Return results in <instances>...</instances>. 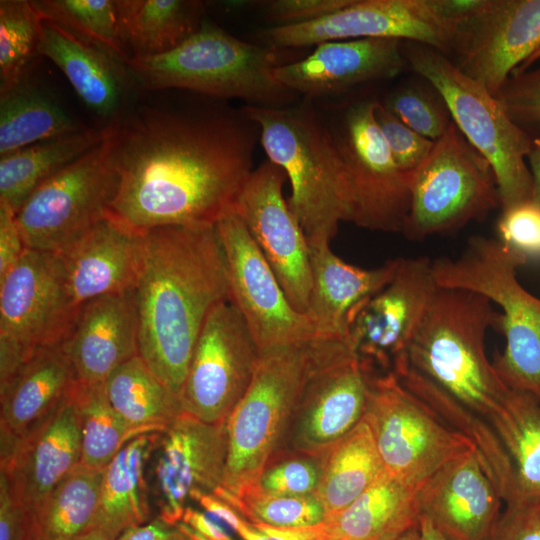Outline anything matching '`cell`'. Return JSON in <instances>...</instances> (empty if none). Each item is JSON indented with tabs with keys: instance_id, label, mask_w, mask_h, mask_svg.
<instances>
[{
	"instance_id": "obj_37",
	"label": "cell",
	"mask_w": 540,
	"mask_h": 540,
	"mask_svg": "<svg viewBox=\"0 0 540 540\" xmlns=\"http://www.w3.org/2000/svg\"><path fill=\"white\" fill-rule=\"evenodd\" d=\"M488 423L513 468L514 498L506 505L540 498V400L510 388Z\"/></svg>"
},
{
	"instance_id": "obj_3",
	"label": "cell",
	"mask_w": 540,
	"mask_h": 540,
	"mask_svg": "<svg viewBox=\"0 0 540 540\" xmlns=\"http://www.w3.org/2000/svg\"><path fill=\"white\" fill-rule=\"evenodd\" d=\"M261 144L291 184L288 205L308 243L330 241L340 222H351L352 196L347 172L324 116L302 99L280 107L245 105Z\"/></svg>"
},
{
	"instance_id": "obj_20",
	"label": "cell",
	"mask_w": 540,
	"mask_h": 540,
	"mask_svg": "<svg viewBox=\"0 0 540 540\" xmlns=\"http://www.w3.org/2000/svg\"><path fill=\"white\" fill-rule=\"evenodd\" d=\"M431 266L427 257L401 258L391 281L350 316L347 341L370 369L389 372L406 354L437 289Z\"/></svg>"
},
{
	"instance_id": "obj_17",
	"label": "cell",
	"mask_w": 540,
	"mask_h": 540,
	"mask_svg": "<svg viewBox=\"0 0 540 540\" xmlns=\"http://www.w3.org/2000/svg\"><path fill=\"white\" fill-rule=\"evenodd\" d=\"M228 452L226 421L204 422L187 412L160 433L148 463L151 499L158 516L176 525L189 500L214 493L223 480Z\"/></svg>"
},
{
	"instance_id": "obj_42",
	"label": "cell",
	"mask_w": 540,
	"mask_h": 540,
	"mask_svg": "<svg viewBox=\"0 0 540 540\" xmlns=\"http://www.w3.org/2000/svg\"><path fill=\"white\" fill-rule=\"evenodd\" d=\"M41 16L28 0L0 1V90L26 77L36 56Z\"/></svg>"
},
{
	"instance_id": "obj_50",
	"label": "cell",
	"mask_w": 540,
	"mask_h": 540,
	"mask_svg": "<svg viewBox=\"0 0 540 540\" xmlns=\"http://www.w3.org/2000/svg\"><path fill=\"white\" fill-rule=\"evenodd\" d=\"M487 540H540V498L506 505Z\"/></svg>"
},
{
	"instance_id": "obj_25",
	"label": "cell",
	"mask_w": 540,
	"mask_h": 540,
	"mask_svg": "<svg viewBox=\"0 0 540 540\" xmlns=\"http://www.w3.org/2000/svg\"><path fill=\"white\" fill-rule=\"evenodd\" d=\"M58 253L71 296L80 308L97 297L135 289L143 264L144 233L107 214Z\"/></svg>"
},
{
	"instance_id": "obj_9",
	"label": "cell",
	"mask_w": 540,
	"mask_h": 540,
	"mask_svg": "<svg viewBox=\"0 0 540 540\" xmlns=\"http://www.w3.org/2000/svg\"><path fill=\"white\" fill-rule=\"evenodd\" d=\"M410 190L402 233L411 240L455 232L501 205L491 166L453 121L410 174Z\"/></svg>"
},
{
	"instance_id": "obj_51",
	"label": "cell",
	"mask_w": 540,
	"mask_h": 540,
	"mask_svg": "<svg viewBox=\"0 0 540 540\" xmlns=\"http://www.w3.org/2000/svg\"><path fill=\"white\" fill-rule=\"evenodd\" d=\"M29 514L0 471V540H28Z\"/></svg>"
},
{
	"instance_id": "obj_57",
	"label": "cell",
	"mask_w": 540,
	"mask_h": 540,
	"mask_svg": "<svg viewBox=\"0 0 540 540\" xmlns=\"http://www.w3.org/2000/svg\"><path fill=\"white\" fill-rule=\"evenodd\" d=\"M270 540H325L321 523L313 526L279 527L252 523Z\"/></svg>"
},
{
	"instance_id": "obj_56",
	"label": "cell",
	"mask_w": 540,
	"mask_h": 540,
	"mask_svg": "<svg viewBox=\"0 0 540 540\" xmlns=\"http://www.w3.org/2000/svg\"><path fill=\"white\" fill-rule=\"evenodd\" d=\"M435 8L459 27L479 15L489 0H432Z\"/></svg>"
},
{
	"instance_id": "obj_12",
	"label": "cell",
	"mask_w": 540,
	"mask_h": 540,
	"mask_svg": "<svg viewBox=\"0 0 540 540\" xmlns=\"http://www.w3.org/2000/svg\"><path fill=\"white\" fill-rule=\"evenodd\" d=\"M110 136L45 180L15 213L27 248L61 252L108 214L119 183Z\"/></svg>"
},
{
	"instance_id": "obj_62",
	"label": "cell",
	"mask_w": 540,
	"mask_h": 540,
	"mask_svg": "<svg viewBox=\"0 0 540 540\" xmlns=\"http://www.w3.org/2000/svg\"><path fill=\"white\" fill-rule=\"evenodd\" d=\"M393 540H421L419 525L406 530Z\"/></svg>"
},
{
	"instance_id": "obj_22",
	"label": "cell",
	"mask_w": 540,
	"mask_h": 540,
	"mask_svg": "<svg viewBox=\"0 0 540 540\" xmlns=\"http://www.w3.org/2000/svg\"><path fill=\"white\" fill-rule=\"evenodd\" d=\"M74 391L24 437L0 432L1 471L28 514L80 464L81 432Z\"/></svg>"
},
{
	"instance_id": "obj_27",
	"label": "cell",
	"mask_w": 540,
	"mask_h": 540,
	"mask_svg": "<svg viewBox=\"0 0 540 540\" xmlns=\"http://www.w3.org/2000/svg\"><path fill=\"white\" fill-rule=\"evenodd\" d=\"M36 56L54 62L98 117L118 122L133 82L127 63L56 23L42 18Z\"/></svg>"
},
{
	"instance_id": "obj_43",
	"label": "cell",
	"mask_w": 540,
	"mask_h": 540,
	"mask_svg": "<svg viewBox=\"0 0 540 540\" xmlns=\"http://www.w3.org/2000/svg\"><path fill=\"white\" fill-rule=\"evenodd\" d=\"M231 505L251 523L279 527L313 526L324 521L326 513L314 495L289 496L251 491Z\"/></svg>"
},
{
	"instance_id": "obj_61",
	"label": "cell",
	"mask_w": 540,
	"mask_h": 540,
	"mask_svg": "<svg viewBox=\"0 0 540 540\" xmlns=\"http://www.w3.org/2000/svg\"><path fill=\"white\" fill-rule=\"evenodd\" d=\"M72 540H116L99 529H90Z\"/></svg>"
},
{
	"instance_id": "obj_44",
	"label": "cell",
	"mask_w": 540,
	"mask_h": 540,
	"mask_svg": "<svg viewBox=\"0 0 540 540\" xmlns=\"http://www.w3.org/2000/svg\"><path fill=\"white\" fill-rule=\"evenodd\" d=\"M382 104L408 127L432 141L442 137L452 122L437 91L433 94L420 87H403L391 93Z\"/></svg>"
},
{
	"instance_id": "obj_35",
	"label": "cell",
	"mask_w": 540,
	"mask_h": 540,
	"mask_svg": "<svg viewBox=\"0 0 540 540\" xmlns=\"http://www.w3.org/2000/svg\"><path fill=\"white\" fill-rule=\"evenodd\" d=\"M318 458L320 472L314 496L326 517L349 506L386 473L364 417Z\"/></svg>"
},
{
	"instance_id": "obj_46",
	"label": "cell",
	"mask_w": 540,
	"mask_h": 540,
	"mask_svg": "<svg viewBox=\"0 0 540 540\" xmlns=\"http://www.w3.org/2000/svg\"><path fill=\"white\" fill-rule=\"evenodd\" d=\"M495 97L534 140H540V66L511 75Z\"/></svg>"
},
{
	"instance_id": "obj_45",
	"label": "cell",
	"mask_w": 540,
	"mask_h": 540,
	"mask_svg": "<svg viewBox=\"0 0 540 540\" xmlns=\"http://www.w3.org/2000/svg\"><path fill=\"white\" fill-rule=\"evenodd\" d=\"M288 453L287 457L274 456L269 461L260 478V489L278 495H314L319 480V458Z\"/></svg>"
},
{
	"instance_id": "obj_48",
	"label": "cell",
	"mask_w": 540,
	"mask_h": 540,
	"mask_svg": "<svg viewBox=\"0 0 540 540\" xmlns=\"http://www.w3.org/2000/svg\"><path fill=\"white\" fill-rule=\"evenodd\" d=\"M500 241L529 257H540V206L527 201L506 210L497 223Z\"/></svg>"
},
{
	"instance_id": "obj_55",
	"label": "cell",
	"mask_w": 540,
	"mask_h": 540,
	"mask_svg": "<svg viewBox=\"0 0 540 540\" xmlns=\"http://www.w3.org/2000/svg\"><path fill=\"white\" fill-rule=\"evenodd\" d=\"M116 540H191L177 525H171L159 516L124 531Z\"/></svg>"
},
{
	"instance_id": "obj_47",
	"label": "cell",
	"mask_w": 540,
	"mask_h": 540,
	"mask_svg": "<svg viewBox=\"0 0 540 540\" xmlns=\"http://www.w3.org/2000/svg\"><path fill=\"white\" fill-rule=\"evenodd\" d=\"M374 117L396 164L411 174L430 154L435 141L408 127L378 100H375Z\"/></svg>"
},
{
	"instance_id": "obj_40",
	"label": "cell",
	"mask_w": 540,
	"mask_h": 540,
	"mask_svg": "<svg viewBox=\"0 0 540 540\" xmlns=\"http://www.w3.org/2000/svg\"><path fill=\"white\" fill-rule=\"evenodd\" d=\"M74 400L81 432L80 465L103 470L126 443L142 435L114 409L104 383L78 382Z\"/></svg>"
},
{
	"instance_id": "obj_53",
	"label": "cell",
	"mask_w": 540,
	"mask_h": 540,
	"mask_svg": "<svg viewBox=\"0 0 540 540\" xmlns=\"http://www.w3.org/2000/svg\"><path fill=\"white\" fill-rule=\"evenodd\" d=\"M26 249L15 213L0 203V278L20 260Z\"/></svg>"
},
{
	"instance_id": "obj_31",
	"label": "cell",
	"mask_w": 540,
	"mask_h": 540,
	"mask_svg": "<svg viewBox=\"0 0 540 540\" xmlns=\"http://www.w3.org/2000/svg\"><path fill=\"white\" fill-rule=\"evenodd\" d=\"M419 489L385 473L349 506L325 517V540H393L419 525Z\"/></svg>"
},
{
	"instance_id": "obj_49",
	"label": "cell",
	"mask_w": 540,
	"mask_h": 540,
	"mask_svg": "<svg viewBox=\"0 0 540 540\" xmlns=\"http://www.w3.org/2000/svg\"><path fill=\"white\" fill-rule=\"evenodd\" d=\"M352 0H267L258 1L271 27L309 23L347 6Z\"/></svg>"
},
{
	"instance_id": "obj_59",
	"label": "cell",
	"mask_w": 540,
	"mask_h": 540,
	"mask_svg": "<svg viewBox=\"0 0 540 540\" xmlns=\"http://www.w3.org/2000/svg\"><path fill=\"white\" fill-rule=\"evenodd\" d=\"M527 160L533 184L531 201L540 206V140H534Z\"/></svg>"
},
{
	"instance_id": "obj_1",
	"label": "cell",
	"mask_w": 540,
	"mask_h": 540,
	"mask_svg": "<svg viewBox=\"0 0 540 540\" xmlns=\"http://www.w3.org/2000/svg\"><path fill=\"white\" fill-rule=\"evenodd\" d=\"M257 132L242 109L121 118L109 139L119 183L108 215L140 233L216 224L254 170Z\"/></svg>"
},
{
	"instance_id": "obj_10",
	"label": "cell",
	"mask_w": 540,
	"mask_h": 540,
	"mask_svg": "<svg viewBox=\"0 0 540 540\" xmlns=\"http://www.w3.org/2000/svg\"><path fill=\"white\" fill-rule=\"evenodd\" d=\"M367 420L385 472L420 488L448 461L475 449L437 417L392 372L371 371Z\"/></svg>"
},
{
	"instance_id": "obj_23",
	"label": "cell",
	"mask_w": 540,
	"mask_h": 540,
	"mask_svg": "<svg viewBox=\"0 0 540 540\" xmlns=\"http://www.w3.org/2000/svg\"><path fill=\"white\" fill-rule=\"evenodd\" d=\"M403 43L395 38L328 41L307 57L278 66L274 74L298 97L314 102L396 76L406 63Z\"/></svg>"
},
{
	"instance_id": "obj_39",
	"label": "cell",
	"mask_w": 540,
	"mask_h": 540,
	"mask_svg": "<svg viewBox=\"0 0 540 540\" xmlns=\"http://www.w3.org/2000/svg\"><path fill=\"white\" fill-rule=\"evenodd\" d=\"M82 128L26 77L0 90V156Z\"/></svg>"
},
{
	"instance_id": "obj_6",
	"label": "cell",
	"mask_w": 540,
	"mask_h": 540,
	"mask_svg": "<svg viewBox=\"0 0 540 540\" xmlns=\"http://www.w3.org/2000/svg\"><path fill=\"white\" fill-rule=\"evenodd\" d=\"M324 342L325 338H316L260 352L247 391L226 419L227 460L215 496L230 504L259 488L265 467L282 446Z\"/></svg>"
},
{
	"instance_id": "obj_34",
	"label": "cell",
	"mask_w": 540,
	"mask_h": 540,
	"mask_svg": "<svg viewBox=\"0 0 540 540\" xmlns=\"http://www.w3.org/2000/svg\"><path fill=\"white\" fill-rule=\"evenodd\" d=\"M114 124L83 127L0 157V203L16 213L32 192L63 167L102 143Z\"/></svg>"
},
{
	"instance_id": "obj_14",
	"label": "cell",
	"mask_w": 540,
	"mask_h": 540,
	"mask_svg": "<svg viewBox=\"0 0 540 540\" xmlns=\"http://www.w3.org/2000/svg\"><path fill=\"white\" fill-rule=\"evenodd\" d=\"M371 371L347 340L326 339L279 451L318 458L348 434L365 415Z\"/></svg>"
},
{
	"instance_id": "obj_11",
	"label": "cell",
	"mask_w": 540,
	"mask_h": 540,
	"mask_svg": "<svg viewBox=\"0 0 540 540\" xmlns=\"http://www.w3.org/2000/svg\"><path fill=\"white\" fill-rule=\"evenodd\" d=\"M375 99L333 108L325 121L345 166L355 225L403 232L411 202L410 174L393 159L374 117Z\"/></svg>"
},
{
	"instance_id": "obj_15",
	"label": "cell",
	"mask_w": 540,
	"mask_h": 540,
	"mask_svg": "<svg viewBox=\"0 0 540 540\" xmlns=\"http://www.w3.org/2000/svg\"><path fill=\"white\" fill-rule=\"evenodd\" d=\"M259 348L243 316L230 299L208 314L186 374L185 412L208 423L226 421L253 378Z\"/></svg>"
},
{
	"instance_id": "obj_41",
	"label": "cell",
	"mask_w": 540,
	"mask_h": 540,
	"mask_svg": "<svg viewBox=\"0 0 540 540\" xmlns=\"http://www.w3.org/2000/svg\"><path fill=\"white\" fill-rule=\"evenodd\" d=\"M32 4L42 18L130 61L119 35L116 0H34Z\"/></svg>"
},
{
	"instance_id": "obj_33",
	"label": "cell",
	"mask_w": 540,
	"mask_h": 540,
	"mask_svg": "<svg viewBox=\"0 0 540 540\" xmlns=\"http://www.w3.org/2000/svg\"><path fill=\"white\" fill-rule=\"evenodd\" d=\"M204 10L196 0H116L121 42L131 59L167 53L200 28Z\"/></svg>"
},
{
	"instance_id": "obj_36",
	"label": "cell",
	"mask_w": 540,
	"mask_h": 540,
	"mask_svg": "<svg viewBox=\"0 0 540 540\" xmlns=\"http://www.w3.org/2000/svg\"><path fill=\"white\" fill-rule=\"evenodd\" d=\"M104 386L114 409L141 434L163 432L185 412L182 398L171 391L139 355L118 366Z\"/></svg>"
},
{
	"instance_id": "obj_18",
	"label": "cell",
	"mask_w": 540,
	"mask_h": 540,
	"mask_svg": "<svg viewBox=\"0 0 540 540\" xmlns=\"http://www.w3.org/2000/svg\"><path fill=\"white\" fill-rule=\"evenodd\" d=\"M80 308L58 252L27 248L0 278V334L26 346H61Z\"/></svg>"
},
{
	"instance_id": "obj_52",
	"label": "cell",
	"mask_w": 540,
	"mask_h": 540,
	"mask_svg": "<svg viewBox=\"0 0 540 540\" xmlns=\"http://www.w3.org/2000/svg\"><path fill=\"white\" fill-rule=\"evenodd\" d=\"M202 510L234 531L242 540H270L231 505L212 493H199L194 500Z\"/></svg>"
},
{
	"instance_id": "obj_26",
	"label": "cell",
	"mask_w": 540,
	"mask_h": 540,
	"mask_svg": "<svg viewBox=\"0 0 540 540\" xmlns=\"http://www.w3.org/2000/svg\"><path fill=\"white\" fill-rule=\"evenodd\" d=\"M138 309L135 289L84 303L61 349L77 381L104 383L121 364L138 355Z\"/></svg>"
},
{
	"instance_id": "obj_13",
	"label": "cell",
	"mask_w": 540,
	"mask_h": 540,
	"mask_svg": "<svg viewBox=\"0 0 540 540\" xmlns=\"http://www.w3.org/2000/svg\"><path fill=\"white\" fill-rule=\"evenodd\" d=\"M460 27L445 18L432 0H352L318 20L260 30V44L296 49L328 41L395 38L447 54L457 49Z\"/></svg>"
},
{
	"instance_id": "obj_8",
	"label": "cell",
	"mask_w": 540,
	"mask_h": 540,
	"mask_svg": "<svg viewBox=\"0 0 540 540\" xmlns=\"http://www.w3.org/2000/svg\"><path fill=\"white\" fill-rule=\"evenodd\" d=\"M406 44V62L438 92L457 128L491 166L502 210L530 201L533 184L527 159L534 139L495 95L445 54L425 45Z\"/></svg>"
},
{
	"instance_id": "obj_38",
	"label": "cell",
	"mask_w": 540,
	"mask_h": 540,
	"mask_svg": "<svg viewBox=\"0 0 540 540\" xmlns=\"http://www.w3.org/2000/svg\"><path fill=\"white\" fill-rule=\"evenodd\" d=\"M103 470L80 464L75 467L29 513L28 540H72L90 530L98 509Z\"/></svg>"
},
{
	"instance_id": "obj_16",
	"label": "cell",
	"mask_w": 540,
	"mask_h": 540,
	"mask_svg": "<svg viewBox=\"0 0 540 540\" xmlns=\"http://www.w3.org/2000/svg\"><path fill=\"white\" fill-rule=\"evenodd\" d=\"M216 228L227 263L229 299L243 316L259 351L320 338L309 317L288 300L235 209L224 214Z\"/></svg>"
},
{
	"instance_id": "obj_58",
	"label": "cell",
	"mask_w": 540,
	"mask_h": 540,
	"mask_svg": "<svg viewBox=\"0 0 540 540\" xmlns=\"http://www.w3.org/2000/svg\"><path fill=\"white\" fill-rule=\"evenodd\" d=\"M191 525L206 540H234L217 520L205 513L196 514Z\"/></svg>"
},
{
	"instance_id": "obj_28",
	"label": "cell",
	"mask_w": 540,
	"mask_h": 540,
	"mask_svg": "<svg viewBox=\"0 0 540 540\" xmlns=\"http://www.w3.org/2000/svg\"><path fill=\"white\" fill-rule=\"evenodd\" d=\"M309 250L312 286L306 315L318 337L347 340L350 316L391 281L401 258L365 269L339 258L330 243H309Z\"/></svg>"
},
{
	"instance_id": "obj_19",
	"label": "cell",
	"mask_w": 540,
	"mask_h": 540,
	"mask_svg": "<svg viewBox=\"0 0 540 540\" xmlns=\"http://www.w3.org/2000/svg\"><path fill=\"white\" fill-rule=\"evenodd\" d=\"M287 176L270 160L258 165L243 186L235 211L274 271L293 307L306 314L312 286L306 235L283 195Z\"/></svg>"
},
{
	"instance_id": "obj_32",
	"label": "cell",
	"mask_w": 540,
	"mask_h": 540,
	"mask_svg": "<svg viewBox=\"0 0 540 540\" xmlns=\"http://www.w3.org/2000/svg\"><path fill=\"white\" fill-rule=\"evenodd\" d=\"M392 372L400 383L437 417L474 444L480 462L502 500L505 504L512 502V464L491 425L418 372L409 364L405 355L395 362Z\"/></svg>"
},
{
	"instance_id": "obj_7",
	"label": "cell",
	"mask_w": 540,
	"mask_h": 540,
	"mask_svg": "<svg viewBox=\"0 0 540 540\" xmlns=\"http://www.w3.org/2000/svg\"><path fill=\"white\" fill-rule=\"evenodd\" d=\"M527 258L500 240L475 236L456 258L432 261L438 287L481 294L502 309L506 345L492 361L502 381L540 400V299L518 281Z\"/></svg>"
},
{
	"instance_id": "obj_64",
	"label": "cell",
	"mask_w": 540,
	"mask_h": 540,
	"mask_svg": "<svg viewBox=\"0 0 540 540\" xmlns=\"http://www.w3.org/2000/svg\"><path fill=\"white\" fill-rule=\"evenodd\" d=\"M540 60V47L539 49L524 63L522 64L513 74L520 73L530 69V67ZM512 74V75H513Z\"/></svg>"
},
{
	"instance_id": "obj_29",
	"label": "cell",
	"mask_w": 540,
	"mask_h": 540,
	"mask_svg": "<svg viewBox=\"0 0 540 540\" xmlns=\"http://www.w3.org/2000/svg\"><path fill=\"white\" fill-rule=\"evenodd\" d=\"M77 383L60 346L36 348L13 380L0 390V430L24 437L56 411Z\"/></svg>"
},
{
	"instance_id": "obj_30",
	"label": "cell",
	"mask_w": 540,
	"mask_h": 540,
	"mask_svg": "<svg viewBox=\"0 0 540 540\" xmlns=\"http://www.w3.org/2000/svg\"><path fill=\"white\" fill-rule=\"evenodd\" d=\"M160 433L133 438L104 468L98 509L90 529L117 539L127 529L149 521L152 499L147 469Z\"/></svg>"
},
{
	"instance_id": "obj_24",
	"label": "cell",
	"mask_w": 540,
	"mask_h": 540,
	"mask_svg": "<svg viewBox=\"0 0 540 540\" xmlns=\"http://www.w3.org/2000/svg\"><path fill=\"white\" fill-rule=\"evenodd\" d=\"M421 515L448 540H487L502 498L471 449L439 468L418 491Z\"/></svg>"
},
{
	"instance_id": "obj_2",
	"label": "cell",
	"mask_w": 540,
	"mask_h": 540,
	"mask_svg": "<svg viewBox=\"0 0 540 540\" xmlns=\"http://www.w3.org/2000/svg\"><path fill=\"white\" fill-rule=\"evenodd\" d=\"M135 293L138 355L182 398L202 326L213 307L229 299L227 263L216 224L145 232Z\"/></svg>"
},
{
	"instance_id": "obj_60",
	"label": "cell",
	"mask_w": 540,
	"mask_h": 540,
	"mask_svg": "<svg viewBox=\"0 0 540 540\" xmlns=\"http://www.w3.org/2000/svg\"><path fill=\"white\" fill-rule=\"evenodd\" d=\"M419 531L421 540H448L425 516L420 515Z\"/></svg>"
},
{
	"instance_id": "obj_4",
	"label": "cell",
	"mask_w": 540,
	"mask_h": 540,
	"mask_svg": "<svg viewBox=\"0 0 540 540\" xmlns=\"http://www.w3.org/2000/svg\"><path fill=\"white\" fill-rule=\"evenodd\" d=\"M501 323L502 314L485 296L437 286L405 357L418 372L488 422L510 389L485 353L487 330L500 331Z\"/></svg>"
},
{
	"instance_id": "obj_5",
	"label": "cell",
	"mask_w": 540,
	"mask_h": 540,
	"mask_svg": "<svg viewBox=\"0 0 540 540\" xmlns=\"http://www.w3.org/2000/svg\"><path fill=\"white\" fill-rule=\"evenodd\" d=\"M290 50L240 40L204 20L175 49L130 59L127 67L133 84L145 90L180 88L242 99L247 105L280 107L298 98L274 74L278 66L291 62L285 59Z\"/></svg>"
},
{
	"instance_id": "obj_63",
	"label": "cell",
	"mask_w": 540,
	"mask_h": 540,
	"mask_svg": "<svg viewBox=\"0 0 540 540\" xmlns=\"http://www.w3.org/2000/svg\"><path fill=\"white\" fill-rule=\"evenodd\" d=\"M180 530L186 534L191 540H206L202 535H200L198 532L187 526L186 524L179 522L176 524Z\"/></svg>"
},
{
	"instance_id": "obj_54",
	"label": "cell",
	"mask_w": 540,
	"mask_h": 540,
	"mask_svg": "<svg viewBox=\"0 0 540 540\" xmlns=\"http://www.w3.org/2000/svg\"><path fill=\"white\" fill-rule=\"evenodd\" d=\"M34 350L10 336L0 334V390L13 380Z\"/></svg>"
},
{
	"instance_id": "obj_21",
	"label": "cell",
	"mask_w": 540,
	"mask_h": 540,
	"mask_svg": "<svg viewBox=\"0 0 540 540\" xmlns=\"http://www.w3.org/2000/svg\"><path fill=\"white\" fill-rule=\"evenodd\" d=\"M540 47V0H489L460 27L458 68L495 95Z\"/></svg>"
}]
</instances>
